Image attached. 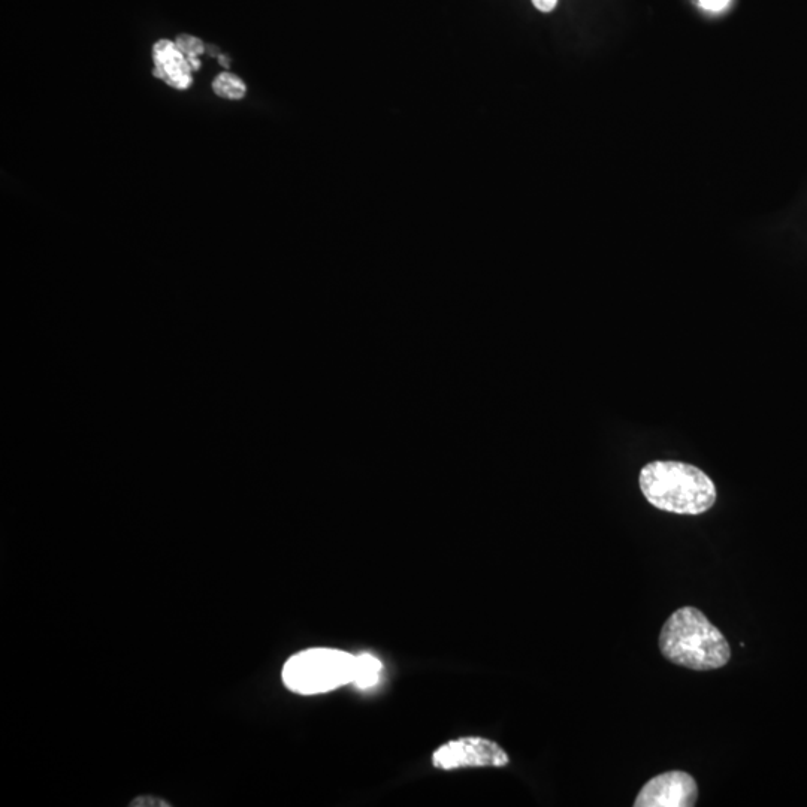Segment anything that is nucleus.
I'll use <instances>...</instances> for the list:
<instances>
[{
  "instance_id": "1",
  "label": "nucleus",
  "mask_w": 807,
  "mask_h": 807,
  "mask_svg": "<svg viewBox=\"0 0 807 807\" xmlns=\"http://www.w3.org/2000/svg\"><path fill=\"white\" fill-rule=\"evenodd\" d=\"M664 658L695 672L727 666L731 649L724 634L695 607H682L667 619L660 634Z\"/></svg>"
},
{
  "instance_id": "2",
  "label": "nucleus",
  "mask_w": 807,
  "mask_h": 807,
  "mask_svg": "<svg viewBox=\"0 0 807 807\" xmlns=\"http://www.w3.org/2000/svg\"><path fill=\"white\" fill-rule=\"evenodd\" d=\"M639 482L649 504L674 515H703L718 497L713 480L685 462H651L640 471Z\"/></svg>"
},
{
  "instance_id": "3",
  "label": "nucleus",
  "mask_w": 807,
  "mask_h": 807,
  "mask_svg": "<svg viewBox=\"0 0 807 807\" xmlns=\"http://www.w3.org/2000/svg\"><path fill=\"white\" fill-rule=\"evenodd\" d=\"M355 661V655L338 649H308L284 664L283 682L301 695L325 694L353 682Z\"/></svg>"
},
{
  "instance_id": "4",
  "label": "nucleus",
  "mask_w": 807,
  "mask_h": 807,
  "mask_svg": "<svg viewBox=\"0 0 807 807\" xmlns=\"http://www.w3.org/2000/svg\"><path fill=\"white\" fill-rule=\"evenodd\" d=\"M509 755L498 743L482 737H464L452 740L432 755V764L441 770L464 767H506Z\"/></svg>"
},
{
  "instance_id": "5",
  "label": "nucleus",
  "mask_w": 807,
  "mask_h": 807,
  "mask_svg": "<svg viewBox=\"0 0 807 807\" xmlns=\"http://www.w3.org/2000/svg\"><path fill=\"white\" fill-rule=\"evenodd\" d=\"M698 799V787L689 773L673 770L652 778L640 790L636 807H692Z\"/></svg>"
},
{
  "instance_id": "6",
  "label": "nucleus",
  "mask_w": 807,
  "mask_h": 807,
  "mask_svg": "<svg viewBox=\"0 0 807 807\" xmlns=\"http://www.w3.org/2000/svg\"><path fill=\"white\" fill-rule=\"evenodd\" d=\"M154 77L165 81L177 90L192 86V68L180 48L168 39L157 42L153 48Z\"/></svg>"
},
{
  "instance_id": "7",
  "label": "nucleus",
  "mask_w": 807,
  "mask_h": 807,
  "mask_svg": "<svg viewBox=\"0 0 807 807\" xmlns=\"http://www.w3.org/2000/svg\"><path fill=\"white\" fill-rule=\"evenodd\" d=\"M382 663L379 658L371 654H362L356 657L355 661V674H353V682L359 689H368L379 682L380 672H382Z\"/></svg>"
},
{
  "instance_id": "8",
  "label": "nucleus",
  "mask_w": 807,
  "mask_h": 807,
  "mask_svg": "<svg viewBox=\"0 0 807 807\" xmlns=\"http://www.w3.org/2000/svg\"><path fill=\"white\" fill-rule=\"evenodd\" d=\"M213 90L220 98L232 99V101L243 99L247 93L246 84L237 75L229 74V72L217 75L213 83Z\"/></svg>"
},
{
  "instance_id": "9",
  "label": "nucleus",
  "mask_w": 807,
  "mask_h": 807,
  "mask_svg": "<svg viewBox=\"0 0 807 807\" xmlns=\"http://www.w3.org/2000/svg\"><path fill=\"white\" fill-rule=\"evenodd\" d=\"M177 47L180 48L181 53L186 56L187 62H189L190 68L192 71H199L201 68V62H199L198 57L201 54H204L205 47L202 44L201 39L193 38L190 35H180L175 41Z\"/></svg>"
},
{
  "instance_id": "10",
  "label": "nucleus",
  "mask_w": 807,
  "mask_h": 807,
  "mask_svg": "<svg viewBox=\"0 0 807 807\" xmlns=\"http://www.w3.org/2000/svg\"><path fill=\"white\" fill-rule=\"evenodd\" d=\"M730 2L731 0H698L701 8H704L706 11L710 12L722 11V9H725L728 5H730Z\"/></svg>"
},
{
  "instance_id": "11",
  "label": "nucleus",
  "mask_w": 807,
  "mask_h": 807,
  "mask_svg": "<svg viewBox=\"0 0 807 807\" xmlns=\"http://www.w3.org/2000/svg\"><path fill=\"white\" fill-rule=\"evenodd\" d=\"M132 806H139V807H141V806H159V807L163 806V807H168L169 805H168V803H163V800L154 799V797H139V799H136L135 802L132 803Z\"/></svg>"
},
{
  "instance_id": "12",
  "label": "nucleus",
  "mask_w": 807,
  "mask_h": 807,
  "mask_svg": "<svg viewBox=\"0 0 807 807\" xmlns=\"http://www.w3.org/2000/svg\"><path fill=\"white\" fill-rule=\"evenodd\" d=\"M531 2H533L534 8L540 12H552L556 8L558 0H531Z\"/></svg>"
},
{
  "instance_id": "13",
  "label": "nucleus",
  "mask_w": 807,
  "mask_h": 807,
  "mask_svg": "<svg viewBox=\"0 0 807 807\" xmlns=\"http://www.w3.org/2000/svg\"><path fill=\"white\" fill-rule=\"evenodd\" d=\"M219 62L222 63V66H225V68H229V60L226 59L223 54H219Z\"/></svg>"
}]
</instances>
